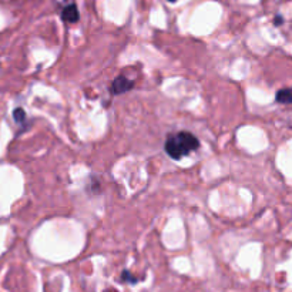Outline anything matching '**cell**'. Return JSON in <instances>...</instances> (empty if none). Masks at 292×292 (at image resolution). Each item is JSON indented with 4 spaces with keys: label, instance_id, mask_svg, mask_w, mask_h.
<instances>
[{
    "label": "cell",
    "instance_id": "2",
    "mask_svg": "<svg viewBox=\"0 0 292 292\" xmlns=\"http://www.w3.org/2000/svg\"><path fill=\"white\" fill-rule=\"evenodd\" d=\"M134 86V82L131 80H128L127 77L124 76H119L115 79L113 84H111V93L115 95L119 94H123V93H126L128 90L133 89Z\"/></svg>",
    "mask_w": 292,
    "mask_h": 292
},
{
    "label": "cell",
    "instance_id": "4",
    "mask_svg": "<svg viewBox=\"0 0 292 292\" xmlns=\"http://www.w3.org/2000/svg\"><path fill=\"white\" fill-rule=\"evenodd\" d=\"M275 100L281 104H292V87L280 90L275 95Z\"/></svg>",
    "mask_w": 292,
    "mask_h": 292
},
{
    "label": "cell",
    "instance_id": "8",
    "mask_svg": "<svg viewBox=\"0 0 292 292\" xmlns=\"http://www.w3.org/2000/svg\"><path fill=\"white\" fill-rule=\"evenodd\" d=\"M168 2H177V0H168Z\"/></svg>",
    "mask_w": 292,
    "mask_h": 292
},
{
    "label": "cell",
    "instance_id": "5",
    "mask_svg": "<svg viewBox=\"0 0 292 292\" xmlns=\"http://www.w3.org/2000/svg\"><path fill=\"white\" fill-rule=\"evenodd\" d=\"M13 117H14V120L16 123H19V124H23L26 121V113L23 108H16L14 111H13Z\"/></svg>",
    "mask_w": 292,
    "mask_h": 292
},
{
    "label": "cell",
    "instance_id": "7",
    "mask_svg": "<svg viewBox=\"0 0 292 292\" xmlns=\"http://www.w3.org/2000/svg\"><path fill=\"white\" fill-rule=\"evenodd\" d=\"M281 23H282V17H281V16H277V17H275V25L278 26L281 25Z\"/></svg>",
    "mask_w": 292,
    "mask_h": 292
},
{
    "label": "cell",
    "instance_id": "1",
    "mask_svg": "<svg viewBox=\"0 0 292 292\" xmlns=\"http://www.w3.org/2000/svg\"><path fill=\"white\" fill-rule=\"evenodd\" d=\"M200 147V141L194 134L188 131H178L167 137L165 140V152L172 160H180L188 155L190 152L196 151Z\"/></svg>",
    "mask_w": 292,
    "mask_h": 292
},
{
    "label": "cell",
    "instance_id": "6",
    "mask_svg": "<svg viewBox=\"0 0 292 292\" xmlns=\"http://www.w3.org/2000/svg\"><path fill=\"white\" fill-rule=\"evenodd\" d=\"M123 280H124V281H130L131 284H134V282H137V280H135V278H133V277H131V274L128 272V271H124V272H123Z\"/></svg>",
    "mask_w": 292,
    "mask_h": 292
},
{
    "label": "cell",
    "instance_id": "3",
    "mask_svg": "<svg viewBox=\"0 0 292 292\" xmlns=\"http://www.w3.org/2000/svg\"><path fill=\"white\" fill-rule=\"evenodd\" d=\"M80 17L79 10H77L76 5H69L67 7H64L63 12H62V19L64 22H69V23H76L77 20Z\"/></svg>",
    "mask_w": 292,
    "mask_h": 292
}]
</instances>
